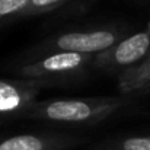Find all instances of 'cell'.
Segmentation results:
<instances>
[{
	"label": "cell",
	"instance_id": "2",
	"mask_svg": "<svg viewBox=\"0 0 150 150\" xmlns=\"http://www.w3.org/2000/svg\"><path fill=\"white\" fill-rule=\"evenodd\" d=\"M92 61H95V57L89 54L58 51L41 60H35L29 64L22 66L21 74L26 79L41 80L47 83V79H60L80 73Z\"/></svg>",
	"mask_w": 150,
	"mask_h": 150
},
{
	"label": "cell",
	"instance_id": "8",
	"mask_svg": "<svg viewBox=\"0 0 150 150\" xmlns=\"http://www.w3.org/2000/svg\"><path fill=\"white\" fill-rule=\"evenodd\" d=\"M103 150H150V136L127 137L124 140L105 146Z\"/></svg>",
	"mask_w": 150,
	"mask_h": 150
},
{
	"label": "cell",
	"instance_id": "3",
	"mask_svg": "<svg viewBox=\"0 0 150 150\" xmlns=\"http://www.w3.org/2000/svg\"><path fill=\"white\" fill-rule=\"evenodd\" d=\"M42 85H45V82L34 79H0V124L26 117Z\"/></svg>",
	"mask_w": 150,
	"mask_h": 150
},
{
	"label": "cell",
	"instance_id": "10",
	"mask_svg": "<svg viewBox=\"0 0 150 150\" xmlns=\"http://www.w3.org/2000/svg\"><path fill=\"white\" fill-rule=\"evenodd\" d=\"M31 0H0V19L12 15H19Z\"/></svg>",
	"mask_w": 150,
	"mask_h": 150
},
{
	"label": "cell",
	"instance_id": "7",
	"mask_svg": "<svg viewBox=\"0 0 150 150\" xmlns=\"http://www.w3.org/2000/svg\"><path fill=\"white\" fill-rule=\"evenodd\" d=\"M118 86L124 95H139L150 91V52L143 61L122 71Z\"/></svg>",
	"mask_w": 150,
	"mask_h": 150
},
{
	"label": "cell",
	"instance_id": "9",
	"mask_svg": "<svg viewBox=\"0 0 150 150\" xmlns=\"http://www.w3.org/2000/svg\"><path fill=\"white\" fill-rule=\"evenodd\" d=\"M66 0H31V3L23 9L19 16H35V15H42L45 12H51L57 9L60 4H63Z\"/></svg>",
	"mask_w": 150,
	"mask_h": 150
},
{
	"label": "cell",
	"instance_id": "5",
	"mask_svg": "<svg viewBox=\"0 0 150 150\" xmlns=\"http://www.w3.org/2000/svg\"><path fill=\"white\" fill-rule=\"evenodd\" d=\"M118 37L112 31H92V32H69L54 40V47L64 52L79 54H100L114 47Z\"/></svg>",
	"mask_w": 150,
	"mask_h": 150
},
{
	"label": "cell",
	"instance_id": "4",
	"mask_svg": "<svg viewBox=\"0 0 150 150\" xmlns=\"http://www.w3.org/2000/svg\"><path fill=\"white\" fill-rule=\"evenodd\" d=\"M150 51V32H137L120 42L109 50L95 55L93 64L102 69H118L133 67L143 61Z\"/></svg>",
	"mask_w": 150,
	"mask_h": 150
},
{
	"label": "cell",
	"instance_id": "6",
	"mask_svg": "<svg viewBox=\"0 0 150 150\" xmlns=\"http://www.w3.org/2000/svg\"><path fill=\"white\" fill-rule=\"evenodd\" d=\"M74 142L64 134H19L0 140V150H63Z\"/></svg>",
	"mask_w": 150,
	"mask_h": 150
},
{
	"label": "cell",
	"instance_id": "1",
	"mask_svg": "<svg viewBox=\"0 0 150 150\" xmlns=\"http://www.w3.org/2000/svg\"><path fill=\"white\" fill-rule=\"evenodd\" d=\"M125 100L120 98H83V99H55L35 102L26 117L66 124H96L103 121Z\"/></svg>",
	"mask_w": 150,
	"mask_h": 150
}]
</instances>
